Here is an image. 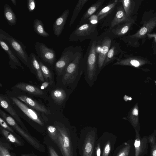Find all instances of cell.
<instances>
[{
  "mask_svg": "<svg viewBox=\"0 0 156 156\" xmlns=\"http://www.w3.org/2000/svg\"><path fill=\"white\" fill-rule=\"evenodd\" d=\"M120 3L119 0L110 1L95 13L98 22L101 23V27L106 25L109 26Z\"/></svg>",
  "mask_w": 156,
  "mask_h": 156,
  "instance_id": "cell-7",
  "label": "cell"
},
{
  "mask_svg": "<svg viewBox=\"0 0 156 156\" xmlns=\"http://www.w3.org/2000/svg\"><path fill=\"white\" fill-rule=\"evenodd\" d=\"M10 1L12 2V3L14 5L16 6L17 2L16 0H10Z\"/></svg>",
  "mask_w": 156,
  "mask_h": 156,
  "instance_id": "cell-43",
  "label": "cell"
},
{
  "mask_svg": "<svg viewBox=\"0 0 156 156\" xmlns=\"http://www.w3.org/2000/svg\"><path fill=\"white\" fill-rule=\"evenodd\" d=\"M15 87L19 89L32 94L41 95L43 94V91L37 87L24 83H18Z\"/></svg>",
  "mask_w": 156,
  "mask_h": 156,
  "instance_id": "cell-25",
  "label": "cell"
},
{
  "mask_svg": "<svg viewBox=\"0 0 156 156\" xmlns=\"http://www.w3.org/2000/svg\"><path fill=\"white\" fill-rule=\"evenodd\" d=\"M94 156H101V149L99 137L98 139L95 144Z\"/></svg>",
  "mask_w": 156,
  "mask_h": 156,
  "instance_id": "cell-36",
  "label": "cell"
},
{
  "mask_svg": "<svg viewBox=\"0 0 156 156\" xmlns=\"http://www.w3.org/2000/svg\"><path fill=\"white\" fill-rule=\"evenodd\" d=\"M131 19V18H128L127 16L121 2L117 8L116 13L109 26L108 30L110 29L119 24L129 21Z\"/></svg>",
  "mask_w": 156,
  "mask_h": 156,
  "instance_id": "cell-20",
  "label": "cell"
},
{
  "mask_svg": "<svg viewBox=\"0 0 156 156\" xmlns=\"http://www.w3.org/2000/svg\"><path fill=\"white\" fill-rule=\"evenodd\" d=\"M69 10H65L55 21L53 25L54 34L57 37L61 34L69 14Z\"/></svg>",
  "mask_w": 156,
  "mask_h": 156,
  "instance_id": "cell-18",
  "label": "cell"
},
{
  "mask_svg": "<svg viewBox=\"0 0 156 156\" xmlns=\"http://www.w3.org/2000/svg\"><path fill=\"white\" fill-rule=\"evenodd\" d=\"M0 115L9 125L34 148L40 151H44L43 146L36 139L21 128L13 118L1 109L0 110Z\"/></svg>",
  "mask_w": 156,
  "mask_h": 156,
  "instance_id": "cell-9",
  "label": "cell"
},
{
  "mask_svg": "<svg viewBox=\"0 0 156 156\" xmlns=\"http://www.w3.org/2000/svg\"><path fill=\"white\" fill-rule=\"evenodd\" d=\"M81 48L78 46L71 45L64 49L54 65L55 69L59 75L63 74L68 66L74 59L77 52Z\"/></svg>",
  "mask_w": 156,
  "mask_h": 156,
  "instance_id": "cell-8",
  "label": "cell"
},
{
  "mask_svg": "<svg viewBox=\"0 0 156 156\" xmlns=\"http://www.w3.org/2000/svg\"><path fill=\"white\" fill-rule=\"evenodd\" d=\"M58 134L55 143L62 156H77L78 137L76 133L65 126H56Z\"/></svg>",
  "mask_w": 156,
  "mask_h": 156,
  "instance_id": "cell-1",
  "label": "cell"
},
{
  "mask_svg": "<svg viewBox=\"0 0 156 156\" xmlns=\"http://www.w3.org/2000/svg\"><path fill=\"white\" fill-rule=\"evenodd\" d=\"M0 124L1 126L4 129L11 132L13 133V129L9 126L3 118L0 117Z\"/></svg>",
  "mask_w": 156,
  "mask_h": 156,
  "instance_id": "cell-39",
  "label": "cell"
},
{
  "mask_svg": "<svg viewBox=\"0 0 156 156\" xmlns=\"http://www.w3.org/2000/svg\"><path fill=\"white\" fill-rule=\"evenodd\" d=\"M97 138V129L87 127L80 132L78 137V149L80 156H94Z\"/></svg>",
  "mask_w": 156,
  "mask_h": 156,
  "instance_id": "cell-2",
  "label": "cell"
},
{
  "mask_svg": "<svg viewBox=\"0 0 156 156\" xmlns=\"http://www.w3.org/2000/svg\"><path fill=\"white\" fill-rule=\"evenodd\" d=\"M34 31L39 36L43 37H47L49 34L45 30L42 22L39 19H35L33 22Z\"/></svg>",
  "mask_w": 156,
  "mask_h": 156,
  "instance_id": "cell-28",
  "label": "cell"
},
{
  "mask_svg": "<svg viewBox=\"0 0 156 156\" xmlns=\"http://www.w3.org/2000/svg\"><path fill=\"white\" fill-rule=\"evenodd\" d=\"M105 0H98L93 3L86 10L81 17L79 24H82L88 22L90 17L102 7Z\"/></svg>",
  "mask_w": 156,
  "mask_h": 156,
  "instance_id": "cell-21",
  "label": "cell"
},
{
  "mask_svg": "<svg viewBox=\"0 0 156 156\" xmlns=\"http://www.w3.org/2000/svg\"><path fill=\"white\" fill-rule=\"evenodd\" d=\"M83 57L81 48L76 53L63 73L62 82L64 84L73 83L76 79L81 67L83 66Z\"/></svg>",
  "mask_w": 156,
  "mask_h": 156,
  "instance_id": "cell-6",
  "label": "cell"
},
{
  "mask_svg": "<svg viewBox=\"0 0 156 156\" xmlns=\"http://www.w3.org/2000/svg\"><path fill=\"white\" fill-rule=\"evenodd\" d=\"M147 35L148 37L150 38H154L155 41L156 42V34H147Z\"/></svg>",
  "mask_w": 156,
  "mask_h": 156,
  "instance_id": "cell-42",
  "label": "cell"
},
{
  "mask_svg": "<svg viewBox=\"0 0 156 156\" xmlns=\"http://www.w3.org/2000/svg\"><path fill=\"white\" fill-rule=\"evenodd\" d=\"M0 86L1 87H2V84L1 83H0Z\"/></svg>",
  "mask_w": 156,
  "mask_h": 156,
  "instance_id": "cell-46",
  "label": "cell"
},
{
  "mask_svg": "<svg viewBox=\"0 0 156 156\" xmlns=\"http://www.w3.org/2000/svg\"><path fill=\"white\" fill-rule=\"evenodd\" d=\"M29 56L30 66L35 71L39 80L42 82H44V78L37 59V56L34 53L32 52Z\"/></svg>",
  "mask_w": 156,
  "mask_h": 156,
  "instance_id": "cell-26",
  "label": "cell"
},
{
  "mask_svg": "<svg viewBox=\"0 0 156 156\" xmlns=\"http://www.w3.org/2000/svg\"><path fill=\"white\" fill-rule=\"evenodd\" d=\"M17 98L36 110L46 114H50V112L44 105L40 104L32 98L24 95L17 96Z\"/></svg>",
  "mask_w": 156,
  "mask_h": 156,
  "instance_id": "cell-22",
  "label": "cell"
},
{
  "mask_svg": "<svg viewBox=\"0 0 156 156\" xmlns=\"http://www.w3.org/2000/svg\"><path fill=\"white\" fill-rule=\"evenodd\" d=\"M37 57L44 79L46 80H47L48 78L51 80L52 75L49 68L37 56Z\"/></svg>",
  "mask_w": 156,
  "mask_h": 156,
  "instance_id": "cell-32",
  "label": "cell"
},
{
  "mask_svg": "<svg viewBox=\"0 0 156 156\" xmlns=\"http://www.w3.org/2000/svg\"><path fill=\"white\" fill-rule=\"evenodd\" d=\"M48 149L50 156H58L54 149L52 147H49Z\"/></svg>",
  "mask_w": 156,
  "mask_h": 156,
  "instance_id": "cell-40",
  "label": "cell"
},
{
  "mask_svg": "<svg viewBox=\"0 0 156 156\" xmlns=\"http://www.w3.org/2000/svg\"><path fill=\"white\" fill-rule=\"evenodd\" d=\"M1 132L3 135L10 142L20 146L22 145L21 142L16 137L9 131L3 128H1Z\"/></svg>",
  "mask_w": 156,
  "mask_h": 156,
  "instance_id": "cell-34",
  "label": "cell"
},
{
  "mask_svg": "<svg viewBox=\"0 0 156 156\" xmlns=\"http://www.w3.org/2000/svg\"><path fill=\"white\" fill-rule=\"evenodd\" d=\"M3 15L8 24L10 26H14L16 23L17 19L15 14L9 5L5 3L4 7Z\"/></svg>",
  "mask_w": 156,
  "mask_h": 156,
  "instance_id": "cell-24",
  "label": "cell"
},
{
  "mask_svg": "<svg viewBox=\"0 0 156 156\" xmlns=\"http://www.w3.org/2000/svg\"><path fill=\"white\" fill-rule=\"evenodd\" d=\"M0 156H12L8 149L0 143Z\"/></svg>",
  "mask_w": 156,
  "mask_h": 156,
  "instance_id": "cell-37",
  "label": "cell"
},
{
  "mask_svg": "<svg viewBox=\"0 0 156 156\" xmlns=\"http://www.w3.org/2000/svg\"><path fill=\"white\" fill-rule=\"evenodd\" d=\"M129 121L134 126L139 123V108L137 103L136 104L130 111L128 115Z\"/></svg>",
  "mask_w": 156,
  "mask_h": 156,
  "instance_id": "cell-29",
  "label": "cell"
},
{
  "mask_svg": "<svg viewBox=\"0 0 156 156\" xmlns=\"http://www.w3.org/2000/svg\"><path fill=\"white\" fill-rule=\"evenodd\" d=\"M98 39L90 40L83 58V66L90 80L93 79L98 68Z\"/></svg>",
  "mask_w": 156,
  "mask_h": 156,
  "instance_id": "cell-5",
  "label": "cell"
},
{
  "mask_svg": "<svg viewBox=\"0 0 156 156\" xmlns=\"http://www.w3.org/2000/svg\"><path fill=\"white\" fill-rule=\"evenodd\" d=\"M140 142L139 140H136L134 142V146L136 148H138L140 146Z\"/></svg>",
  "mask_w": 156,
  "mask_h": 156,
  "instance_id": "cell-41",
  "label": "cell"
},
{
  "mask_svg": "<svg viewBox=\"0 0 156 156\" xmlns=\"http://www.w3.org/2000/svg\"><path fill=\"white\" fill-rule=\"evenodd\" d=\"M0 44L1 48L7 54L9 60V64L10 66L13 68H17V66L23 69V67L21 65L19 59L12 52L10 48L6 43L0 37Z\"/></svg>",
  "mask_w": 156,
  "mask_h": 156,
  "instance_id": "cell-19",
  "label": "cell"
},
{
  "mask_svg": "<svg viewBox=\"0 0 156 156\" xmlns=\"http://www.w3.org/2000/svg\"><path fill=\"white\" fill-rule=\"evenodd\" d=\"M0 37L6 43L18 58L30 68L29 56L26 50V46L21 42L0 29Z\"/></svg>",
  "mask_w": 156,
  "mask_h": 156,
  "instance_id": "cell-4",
  "label": "cell"
},
{
  "mask_svg": "<svg viewBox=\"0 0 156 156\" xmlns=\"http://www.w3.org/2000/svg\"><path fill=\"white\" fill-rule=\"evenodd\" d=\"M21 156H31L30 155H28V154H22L21 155Z\"/></svg>",
  "mask_w": 156,
  "mask_h": 156,
  "instance_id": "cell-45",
  "label": "cell"
},
{
  "mask_svg": "<svg viewBox=\"0 0 156 156\" xmlns=\"http://www.w3.org/2000/svg\"><path fill=\"white\" fill-rule=\"evenodd\" d=\"M130 149V143L125 142L114 150L112 156H129Z\"/></svg>",
  "mask_w": 156,
  "mask_h": 156,
  "instance_id": "cell-27",
  "label": "cell"
},
{
  "mask_svg": "<svg viewBox=\"0 0 156 156\" xmlns=\"http://www.w3.org/2000/svg\"><path fill=\"white\" fill-rule=\"evenodd\" d=\"M122 4L125 13L128 18H130L132 12L134 3L131 0H119Z\"/></svg>",
  "mask_w": 156,
  "mask_h": 156,
  "instance_id": "cell-33",
  "label": "cell"
},
{
  "mask_svg": "<svg viewBox=\"0 0 156 156\" xmlns=\"http://www.w3.org/2000/svg\"><path fill=\"white\" fill-rule=\"evenodd\" d=\"M114 39L112 36L105 32L98 39V67L99 69L103 68L106 57Z\"/></svg>",
  "mask_w": 156,
  "mask_h": 156,
  "instance_id": "cell-10",
  "label": "cell"
},
{
  "mask_svg": "<svg viewBox=\"0 0 156 156\" xmlns=\"http://www.w3.org/2000/svg\"><path fill=\"white\" fill-rule=\"evenodd\" d=\"M51 95L54 101L59 103L62 102L66 96L65 91L62 88H57L52 90Z\"/></svg>",
  "mask_w": 156,
  "mask_h": 156,
  "instance_id": "cell-31",
  "label": "cell"
},
{
  "mask_svg": "<svg viewBox=\"0 0 156 156\" xmlns=\"http://www.w3.org/2000/svg\"><path fill=\"white\" fill-rule=\"evenodd\" d=\"M124 51L121 48L119 43H117L113 39L106 57L103 68L115 60H118L122 58Z\"/></svg>",
  "mask_w": 156,
  "mask_h": 156,
  "instance_id": "cell-13",
  "label": "cell"
},
{
  "mask_svg": "<svg viewBox=\"0 0 156 156\" xmlns=\"http://www.w3.org/2000/svg\"><path fill=\"white\" fill-rule=\"evenodd\" d=\"M34 47L37 56L43 62L50 66L55 65L56 56L53 48H48L45 44L39 41L35 44Z\"/></svg>",
  "mask_w": 156,
  "mask_h": 156,
  "instance_id": "cell-11",
  "label": "cell"
},
{
  "mask_svg": "<svg viewBox=\"0 0 156 156\" xmlns=\"http://www.w3.org/2000/svg\"><path fill=\"white\" fill-rule=\"evenodd\" d=\"M101 149V156H112L117 141V136L108 132L103 133L99 137Z\"/></svg>",
  "mask_w": 156,
  "mask_h": 156,
  "instance_id": "cell-12",
  "label": "cell"
},
{
  "mask_svg": "<svg viewBox=\"0 0 156 156\" xmlns=\"http://www.w3.org/2000/svg\"><path fill=\"white\" fill-rule=\"evenodd\" d=\"M124 58L116 60L112 66H128L138 67L145 64L147 62L144 59L135 57L125 55Z\"/></svg>",
  "mask_w": 156,
  "mask_h": 156,
  "instance_id": "cell-17",
  "label": "cell"
},
{
  "mask_svg": "<svg viewBox=\"0 0 156 156\" xmlns=\"http://www.w3.org/2000/svg\"><path fill=\"white\" fill-rule=\"evenodd\" d=\"M153 156H156V149L154 150L152 152Z\"/></svg>",
  "mask_w": 156,
  "mask_h": 156,
  "instance_id": "cell-44",
  "label": "cell"
},
{
  "mask_svg": "<svg viewBox=\"0 0 156 156\" xmlns=\"http://www.w3.org/2000/svg\"><path fill=\"white\" fill-rule=\"evenodd\" d=\"M156 26V18H153L146 22L136 33L132 35L123 37L128 39L144 37Z\"/></svg>",
  "mask_w": 156,
  "mask_h": 156,
  "instance_id": "cell-16",
  "label": "cell"
},
{
  "mask_svg": "<svg viewBox=\"0 0 156 156\" xmlns=\"http://www.w3.org/2000/svg\"><path fill=\"white\" fill-rule=\"evenodd\" d=\"M47 130L50 137L53 141L55 143L58 134L56 128L53 126H50L47 127Z\"/></svg>",
  "mask_w": 156,
  "mask_h": 156,
  "instance_id": "cell-35",
  "label": "cell"
},
{
  "mask_svg": "<svg viewBox=\"0 0 156 156\" xmlns=\"http://www.w3.org/2000/svg\"><path fill=\"white\" fill-rule=\"evenodd\" d=\"M9 101L5 97L1 95L0 96L1 106L8 112L16 121L20 123V125L24 129L28 132L27 129L23 123L20 117L13 108Z\"/></svg>",
  "mask_w": 156,
  "mask_h": 156,
  "instance_id": "cell-23",
  "label": "cell"
},
{
  "mask_svg": "<svg viewBox=\"0 0 156 156\" xmlns=\"http://www.w3.org/2000/svg\"><path fill=\"white\" fill-rule=\"evenodd\" d=\"M12 156H14L13 155H12Z\"/></svg>",
  "mask_w": 156,
  "mask_h": 156,
  "instance_id": "cell-47",
  "label": "cell"
},
{
  "mask_svg": "<svg viewBox=\"0 0 156 156\" xmlns=\"http://www.w3.org/2000/svg\"><path fill=\"white\" fill-rule=\"evenodd\" d=\"M27 5L29 11L30 12H33L36 8V1L35 0H28Z\"/></svg>",
  "mask_w": 156,
  "mask_h": 156,
  "instance_id": "cell-38",
  "label": "cell"
},
{
  "mask_svg": "<svg viewBox=\"0 0 156 156\" xmlns=\"http://www.w3.org/2000/svg\"><path fill=\"white\" fill-rule=\"evenodd\" d=\"M98 24L88 22L79 25L70 34L69 38V41L76 42L87 40H91L98 39Z\"/></svg>",
  "mask_w": 156,
  "mask_h": 156,
  "instance_id": "cell-3",
  "label": "cell"
},
{
  "mask_svg": "<svg viewBox=\"0 0 156 156\" xmlns=\"http://www.w3.org/2000/svg\"><path fill=\"white\" fill-rule=\"evenodd\" d=\"M88 1V0H79L78 1L74 9L71 19L69 24L70 27L73 24L82 8Z\"/></svg>",
  "mask_w": 156,
  "mask_h": 156,
  "instance_id": "cell-30",
  "label": "cell"
},
{
  "mask_svg": "<svg viewBox=\"0 0 156 156\" xmlns=\"http://www.w3.org/2000/svg\"><path fill=\"white\" fill-rule=\"evenodd\" d=\"M133 22L132 19H131L129 21L119 24L110 29H108L105 32L113 38L121 37L128 32Z\"/></svg>",
  "mask_w": 156,
  "mask_h": 156,
  "instance_id": "cell-14",
  "label": "cell"
},
{
  "mask_svg": "<svg viewBox=\"0 0 156 156\" xmlns=\"http://www.w3.org/2000/svg\"><path fill=\"white\" fill-rule=\"evenodd\" d=\"M11 99L15 105L29 118L40 125H43L42 121L34 110L29 108L17 98L11 97Z\"/></svg>",
  "mask_w": 156,
  "mask_h": 156,
  "instance_id": "cell-15",
  "label": "cell"
}]
</instances>
